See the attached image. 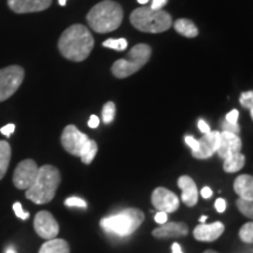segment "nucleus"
Instances as JSON below:
<instances>
[{"instance_id":"nucleus-1","label":"nucleus","mask_w":253,"mask_h":253,"mask_svg":"<svg viewBox=\"0 0 253 253\" xmlns=\"http://www.w3.org/2000/svg\"><path fill=\"white\" fill-rule=\"evenodd\" d=\"M58 47L63 58L81 62L89 56L94 47V38L84 25H72L60 37Z\"/></svg>"},{"instance_id":"nucleus-2","label":"nucleus","mask_w":253,"mask_h":253,"mask_svg":"<svg viewBox=\"0 0 253 253\" xmlns=\"http://www.w3.org/2000/svg\"><path fill=\"white\" fill-rule=\"evenodd\" d=\"M61 183V175L55 167L42 166L39 168L37 178L26 190V198L36 204H47L55 197L56 190Z\"/></svg>"},{"instance_id":"nucleus-3","label":"nucleus","mask_w":253,"mask_h":253,"mask_svg":"<svg viewBox=\"0 0 253 253\" xmlns=\"http://www.w3.org/2000/svg\"><path fill=\"white\" fill-rule=\"evenodd\" d=\"M123 20L122 6L113 0H103L90 9L87 21L96 33H109L118 30Z\"/></svg>"},{"instance_id":"nucleus-4","label":"nucleus","mask_w":253,"mask_h":253,"mask_svg":"<svg viewBox=\"0 0 253 253\" xmlns=\"http://www.w3.org/2000/svg\"><path fill=\"white\" fill-rule=\"evenodd\" d=\"M130 23L136 30L144 33H162L172 26V18L162 9L138 7L130 14Z\"/></svg>"},{"instance_id":"nucleus-5","label":"nucleus","mask_w":253,"mask_h":253,"mask_svg":"<svg viewBox=\"0 0 253 253\" xmlns=\"http://www.w3.org/2000/svg\"><path fill=\"white\" fill-rule=\"evenodd\" d=\"M143 220L144 213L140 209L129 208L113 216L103 218L100 224L106 232L126 237L132 235L142 225Z\"/></svg>"},{"instance_id":"nucleus-6","label":"nucleus","mask_w":253,"mask_h":253,"mask_svg":"<svg viewBox=\"0 0 253 253\" xmlns=\"http://www.w3.org/2000/svg\"><path fill=\"white\" fill-rule=\"evenodd\" d=\"M151 47L147 43H138L135 45L129 52V59H120L114 62L112 66V73L118 79H126L140 71L143 66L149 61Z\"/></svg>"},{"instance_id":"nucleus-7","label":"nucleus","mask_w":253,"mask_h":253,"mask_svg":"<svg viewBox=\"0 0 253 253\" xmlns=\"http://www.w3.org/2000/svg\"><path fill=\"white\" fill-rule=\"evenodd\" d=\"M24 78V68L18 65L0 69V102L9 99L19 89Z\"/></svg>"},{"instance_id":"nucleus-8","label":"nucleus","mask_w":253,"mask_h":253,"mask_svg":"<svg viewBox=\"0 0 253 253\" xmlns=\"http://www.w3.org/2000/svg\"><path fill=\"white\" fill-rule=\"evenodd\" d=\"M39 167L36 161L27 158L21 161L15 168L13 173V184L19 190H27L36 181Z\"/></svg>"},{"instance_id":"nucleus-9","label":"nucleus","mask_w":253,"mask_h":253,"mask_svg":"<svg viewBox=\"0 0 253 253\" xmlns=\"http://www.w3.org/2000/svg\"><path fill=\"white\" fill-rule=\"evenodd\" d=\"M89 140L88 136L81 132L75 126L69 125L63 129L61 135V144L65 150L74 156H80L84 144Z\"/></svg>"},{"instance_id":"nucleus-10","label":"nucleus","mask_w":253,"mask_h":253,"mask_svg":"<svg viewBox=\"0 0 253 253\" xmlns=\"http://www.w3.org/2000/svg\"><path fill=\"white\" fill-rule=\"evenodd\" d=\"M34 230L43 239H54L59 235V224L54 216L48 211H40L34 218Z\"/></svg>"},{"instance_id":"nucleus-11","label":"nucleus","mask_w":253,"mask_h":253,"mask_svg":"<svg viewBox=\"0 0 253 253\" xmlns=\"http://www.w3.org/2000/svg\"><path fill=\"white\" fill-rule=\"evenodd\" d=\"M151 203L158 211H163L166 213L175 212L179 208V199L176 194L163 186L154 190L151 195Z\"/></svg>"},{"instance_id":"nucleus-12","label":"nucleus","mask_w":253,"mask_h":253,"mask_svg":"<svg viewBox=\"0 0 253 253\" xmlns=\"http://www.w3.org/2000/svg\"><path fill=\"white\" fill-rule=\"evenodd\" d=\"M242 150V140L239 135L232 134V132L221 131L219 134V142H218L217 155L223 160L231 155L240 153Z\"/></svg>"},{"instance_id":"nucleus-13","label":"nucleus","mask_w":253,"mask_h":253,"mask_svg":"<svg viewBox=\"0 0 253 253\" xmlns=\"http://www.w3.org/2000/svg\"><path fill=\"white\" fill-rule=\"evenodd\" d=\"M219 131H209L198 140V149L192 151V156L197 160H207L217 151L219 142Z\"/></svg>"},{"instance_id":"nucleus-14","label":"nucleus","mask_w":253,"mask_h":253,"mask_svg":"<svg viewBox=\"0 0 253 253\" xmlns=\"http://www.w3.org/2000/svg\"><path fill=\"white\" fill-rule=\"evenodd\" d=\"M7 5L15 13H33L45 11L52 5V0H7Z\"/></svg>"},{"instance_id":"nucleus-15","label":"nucleus","mask_w":253,"mask_h":253,"mask_svg":"<svg viewBox=\"0 0 253 253\" xmlns=\"http://www.w3.org/2000/svg\"><path fill=\"white\" fill-rule=\"evenodd\" d=\"M189 233V227L185 223L181 221H172V223H164L157 229L153 231V236L158 239L178 238L185 237Z\"/></svg>"},{"instance_id":"nucleus-16","label":"nucleus","mask_w":253,"mask_h":253,"mask_svg":"<svg viewBox=\"0 0 253 253\" xmlns=\"http://www.w3.org/2000/svg\"><path fill=\"white\" fill-rule=\"evenodd\" d=\"M224 229V224L220 221H214L212 224L201 223L195 227L194 237L199 242H213L223 235Z\"/></svg>"},{"instance_id":"nucleus-17","label":"nucleus","mask_w":253,"mask_h":253,"mask_svg":"<svg viewBox=\"0 0 253 253\" xmlns=\"http://www.w3.org/2000/svg\"><path fill=\"white\" fill-rule=\"evenodd\" d=\"M182 190V201L186 207H195L198 202V190L194 179L189 176H181L177 181Z\"/></svg>"},{"instance_id":"nucleus-18","label":"nucleus","mask_w":253,"mask_h":253,"mask_svg":"<svg viewBox=\"0 0 253 253\" xmlns=\"http://www.w3.org/2000/svg\"><path fill=\"white\" fill-rule=\"evenodd\" d=\"M236 194L239 196V198L249 199L253 201V178L250 175H240L237 177L235 184Z\"/></svg>"},{"instance_id":"nucleus-19","label":"nucleus","mask_w":253,"mask_h":253,"mask_svg":"<svg viewBox=\"0 0 253 253\" xmlns=\"http://www.w3.org/2000/svg\"><path fill=\"white\" fill-rule=\"evenodd\" d=\"M39 253H71L68 243L63 239H49L42 244Z\"/></svg>"},{"instance_id":"nucleus-20","label":"nucleus","mask_w":253,"mask_h":253,"mask_svg":"<svg viewBox=\"0 0 253 253\" xmlns=\"http://www.w3.org/2000/svg\"><path fill=\"white\" fill-rule=\"evenodd\" d=\"M173 28L176 32H178L179 34H182L183 37L186 38H196L198 36V28L196 27V25L192 23L189 19H178L173 24Z\"/></svg>"},{"instance_id":"nucleus-21","label":"nucleus","mask_w":253,"mask_h":253,"mask_svg":"<svg viewBox=\"0 0 253 253\" xmlns=\"http://www.w3.org/2000/svg\"><path fill=\"white\" fill-rule=\"evenodd\" d=\"M245 166V156L242 153H237L231 155L224 160V171L227 173L237 172Z\"/></svg>"},{"instance_id":"nucleus-22","label":"nucleus","mask_w":253,"mask_h":253,"mask_svg":"<svg viewBox=\"0 0 253 253\" xmlns=\"http://www.w3.org/2000/svg\"><path fill=\"white\" fill-rule=\"evenodd\" d=\"M12 149L7 141H0V179L4 178L11 162Z\"/></svg>"},{"instance_id":"nucleus-23","label":"nucleus","mask_w":253,"mask_h":253,"mask_svg":"<svg viewBox=\"0 0 253 253\" xmlns=\"http://www.w3.org/2000/svg\"><path fill=\"white\" fill-rule=\"evenodd\" d=\"M97 153V144L94 140H88L86 143L84 144L82 149L80 151V157L81 161L84 164H90L93 162L95 155Z\"/></svg>"},{"instance_id":"nucleus-24","label":"nucleus","mask_w":253,"mask_h":253,"mask_svg":"<svg viewBox=\"0 0 253 253\" xmlns=\"http://www.w3.org/2000/svg\"><path fill=\"white\" fill-rule=\"evenodd\" d=\"M115 113H116V107L115 103L109 101L103 106L102 108V120L106 125H109V123L113 122L114 118H115Z\"/></svg>"},{"instance_id":"nucleus-25","label":"nucleus","mask_w":253,"mask_h":253,"mask_svg":"<svg viewBox=\"0 0 253 253\" xmlns=\"http://www.w3.org/2000/svg\"><path fill=\"white\" fill-rule=\"evenodd\" d=\"M237 208L238 210L244 214L245 217L252 218L253 217V203L252 201H249V199H243L238 198V201L236 202Z\"/></svg>"},{"instance_id":"nucleus-26","label":"nucleus","mask_w":253,"mask_h":253,"mask_svg":"<svg viewBox=\"0 0 253 253\" xmlns=\"http://www.w3.org/2000/svg\"><path fill=\"white\" fill-rule=\"evenodd\" d=\"M239 237L246 244H252L253 242V224L251 221L244 224L239 231Z\"/></svg>"},{"instance_id":"nucleus-27","label":"nucleus","mask_w":253,"mask_h":253,"mask_svg":"<svg viewBox=\"0 0 253 253\" xmlns=\"http://www.w3.org/2000/svg\"><path fill=\"white\" fill-rule=\"evenodd\" d=\"M65 205L68 208H81L86 209L87 208V202L84 201L82 198L79 197H69L65 201Z\"/></svg>"},{"instance_id":"nucleus-28","label":"nucleus","mask_w":253,"mask_h":253,"mask_svg":"<svg viewBox=\"0 0 253 253\" xmlns=\"http://www.w3.org/2000/svg\"><path fill=\"white\" fill-rule=\"evenodd\" d=\"M239 102L243 107L246 109H252L253 108V93L252 91H245L240 95Z\"/></svg>"},{"instance_id":"nucleus-29","label":"nucleus","mask_w":253,"mask_h":253,"mask_svg":"<svg viewBox=\"0 0 253 253\" xmlns=\"http://www.w3.org/2000/svg\"><path fill=\"white\" fill-rule=\"evenodd\" d=\"M221 128H223V131L232 132V134L239 135L240 132V126L238 123H231L227 121H224L223 125H221Z\"/></svg>"},{"instance_id":"nucleus-30","label":"nucleus","mask_w":253,"mask_h":253,"mask_svg":"<svg viewBox=\"0 0 253 253\" xmlns=\"http://www.w3.org/2000/svg\"><path fill=\"white\" fill-rule=\"evenodd\" d=\"M13 210H14L15 214H17V217L20 218V219H27V218L30 217V213L25 212L23 207H21V204L19 203V202L13 204Z\"/></svg>"},{"instance_id":"nucleus-31","label":"nucleus","mask_w":253,"mask_h":253,"mask_svg":"<svg viewBox=\"0 0 253 253\" xmlns=\"http://www.w3.org/2000/svg\"><path fill=\"white\" fill-rule=\"evenodd\" d=\"M185 143L191 148L192 151H196L198 149V140H196L194 136H185Z\"/></svg>"},{"instance_id":"nucleus-32","label":"nucleus","mask_w":253,"mask_h":253,"mask_svg":"<svg viewBox=\"0 0 253 253\" xmlns=\"http://www.w3.org/2000/svg\"><path fill=\"white\" fill-rule=\"evenodd\" d=\"M238 118H239V112L237 109H233V110H231L230 113L226 114L225 121L231 122V123H237V121H238Z\"/></svg>"},{"instance_id":"nucleus-33","label":"nucleus","mask_w":253,"mask_h":253,"mask_svg":"<svg viewBox=\"0 0 253 253\" xmlns=\"http://www.w3.org/2000/svg\"><path fill=\"white\" fill-rule=\"evenodd\" d=\"M14 130H15V126L13 125V123H9V125H6L5 126H2V128L0 129V132H1L2 135L9 137V136L13 134Z\"/></svg>"},{"instance_id":"nucleus-34","label":"nucleus","mask_w":253,"mask_h":253,"mask_svg":"<svg viewBox=\"0 0 253 253\" xmlns=\"http://www.w3.org/2000/svg\"><path fill=\"white\" fill-rule=\"evenodd\" d=\"M103 47H106V48H112V49H115V50H119V42H118V39H108L106 40L104 42L102 43Z\"/></svg>"},{"instance_id":"nucleus-35","label":"nucleus","mask_w":253,"mask_h":253,"mask_svg":"<svg viewBox=\"0 0 253 253\" xmlns=\"http://www.w3.org/2000/svg\"><path fill=\"white\" fill-rule=\"evenodd\" d=\"M214 208H216L217 212H224V211L226 210V202L224 201L223 198H218L216 201V203H214Z\"/></svg>"},{"instance_id":"nucleus-36","label":"nucleus","mask_w":253,"mask_h":253,"mask_svg":"<svg viewBox=\"0 0 253 253\" xmlns=\"http://www.w3.org/2000/svg\"><path fill=\"white\" fill-rule=\"evenodd\" d=\"M168 220V216L166 212H163V211H158V212L155 214V221L158 224H164L167 223Z\"/></svg>"},{"instance_id":"nucleus-37","label":"nucleus","mask_w":253,"mask_h":253,"mask_svg":"<svg viewBox=\"0 0 253 253\" xmlns=\"http://www.w3.org/2000/svg\"><path fill=\"white\" fill-rule=\"evenodd\" d=\"M168 0H153V4H151V9H155V11H157V9H161L164 6L167 5Z\"/></svg>"},{"instance_id":"nucleus-38","label":"nucleus","mask_w":253,"mask_h":253,"mask_svg":"<svg viewBox=\"0 0 253 253\" xmlns=\"http://www.w3.org/2000/svg\"><path fill=\"white\" fill-rule=\"evenodd\" d=\"M198 129L203 132V134H208L209 131H211L210 126H209V125L204 121V120H199L198 121Z\"/></svg>"},{"instance_id":"nucleus-39","label":"nucleus","mask_w":253,"mask_h":253,"mask_svg":"<svg viewBox=\"0 0 253 253\" xmlns=\"http://www.w3.org/2000/svg\"><path fill=\"white\" fill-rule=\"evenodd\" d=\"M88 126H90V128H97V126H100V120L97 118L96 115H91L89 118V121H88Z\"/></svg>"},{"instance_id":"nucleus-40","label":"nucleus","mask_w":253,"mask_h":253,"mask_svg":"<svg viewBox=\"0 0 253 253\" xmlns=\"http://www.w3.org/2000/svg\"><path fill=\"white\" fill-rule=\"evenodd\" d=\"M201 195H202V197L205 199L210 198L211 196H212V190H211V188H209V186H205V188L202 189Z\"/></svg>"},{"instance_id":"nucleus-41","label":"nucleus","mask_w":253,"mask_h":253,"mask_svg":"<svg viewBox=\"0 0 253 253\" xmlns=\"http://www.w3.org/2000/svg\"><path fill=\"white\" fill-rule=\"evenodd\" d=\"M118 42H119V50H125L126 49V47H128V41L125 38H120L118 39Z\"/></svg>"},{"instance_id":"nucleus-42","label":"nucleus","mask_w":253,"mask_h":253,"mask_svg":"<svg viewBox=\"0 0 253 253\" xmlns=\"http://www.w3.org/2000/svg\"><path fill=\"white\" fill-rule=\"evenodd\" d=\"M171 250H172V253H183L181 246H179V244H177V243H173L171 246Z\"/></svg>"},{"instance_id":"nucleus-43","label":"nucleus","mask_w":253,"mask_h":253,"mask_svg":"<svg viewBox=\"0 0 253 253\" xmlns=\"http://www.w3.org/2000/svg\"><path fill=\"white\" fill-rule=\"evenodd\" d=\"M66 2H67V0H59V5L61 6H65Z\"/></svg>"},{"instance_id":"nucleus-44","label":"nucleus","mask_w":253,"mask_h":253,"mask_svg":"<svg viewBox=\"0 0 253 253\" xmlns=\"http://www.w3.org/2000/svg\"><path fill=\"white\" fill-rule=\"evenodd\" d=\"M137 1L140 2V4H142V5H145L148 1H149V0H137Z\"/></svg>"},{"instance_id":"nucleus-45","label":"nucleus","mask_w":253,"mask_h":253,"mask_svg":"<svg viewBox=\"0 0 253 253\" xmlns=\"http://www.w3.org/2000/svg\"><path fill=\"white\" fill-rule=\"evenodd\" d=\"M207 216H203V217H201V218H199V221H201V223H204V221L205 220H207Z\"/></svg>"},{"instance_id":"nucleus-46","label":"nucleus","mask_w":253,"mask_h":253,"mask_svg":"<svg viewBox=\"0 0 253 253\" xmlns=\"http://www.w3.org/2000/svg\"><path fill=\"white\" fill-rule=\"evenodd\" d=\"M6 253H17V252H15V251H14V250H13V249H12V248H9V249L7 250V251H6Z\"/></svg>"},{"instance_id":"nucleus-47","label":"nucleus","mask_w":253,"mask_h":253,"mask_svg":"<svg viewBox=\"0 0 253 253\" xmlns=\"http://www.w3.org/2000/svg\"><path fill=\"white\" fill-rule=\"evenodd\" d=\"M204 253H217V252L213 251V250H207Z\"/></svg>"}]
</instances>
